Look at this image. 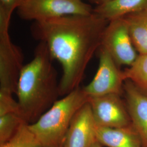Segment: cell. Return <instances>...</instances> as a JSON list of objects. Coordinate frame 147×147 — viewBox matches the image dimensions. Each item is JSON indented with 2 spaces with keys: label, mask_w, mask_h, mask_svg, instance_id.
Masks as SVG:
<instances>
[{
  "label": "cell",
  "mask_w": 147,
  "mask_h": 147,
  "mask_svg": "<svg viewBox=\"0 0 147 147\" xmlns=\"http://www.w3.org/2000/svg\"><path fill=\"white\" fill-rule=\"evenodd\" d=\"M109 22L93 12L34 21L32 24V36L46 44L53 59L62 66L61 95L80 87L88 63L101 47Z\"/></svg>",
  "instance_id": "obj_1"
},
{
  "label": "cell",
  "mask_w": 147,
  "mask_h": 147,
  "mask_svg": "<svg viewBox=\"0 0 147 147\" xmlns=\"http://www.w3.org/2000/svg\"><path fill=\"white\" fill-rule=\"evenodd\" d=\"M53 60L46 44L39 42L33 58L21 70L16 95L20 115L28 124L36 122L61 96Z\"/></svg>",
  "instance_id": "obj_2"
},
{
  "label": "cell",
  "mask_w": 147,
  "mask_h": 147,
  "mask_svg": "<svg viewBox=\"0 0 147 147\" xmlns=\"http://www.w3.org/2000/svg\"><path fill=\"white\" fill-rule=\"evenodd\" d=\"M89 97L79 87L56 101L36 122L32 131L45 147H63L71 121Z\"/></svg>",
  "instance_id": "obj_3"
},
{
  "label": "cell",
  "mask_w": 147,
  "mask_h": 147,
  "mask_svg": "<svg viewBox=\"0 0 147 147\" xmlns=\"http://www.w3.org/2000/svg\"><path fill=\"white\" fill-rule=\"evenodd\" d=\"M23 20L38 21L64 16L89 15L93 8L82 0H24L17 9Z\"/></svg>",
  "instance_id": "obj_4"
},
{
  "label": "cell",
  "mask_w": 147,
  "mask_h": 147,
  "mask_svg": "<svg viewBox=\"0 0 147 147\" xmlns=\"http://www.w3.org/2000/svg\"><path fill=\"white\" fill-rule=\"evenodd\" d=\"M100 47L108 52L120 67L122 65L130 67L139 55L132 42L124 17L109 22Z\"/></svg>",
  "instance_id": "obj_5"
},
{
  "label": "cell",
  "mask_w": 147,
  "mask_h": 147,
  "mask_svg": "<svg viewBox=\"0 0 147 147\" xmlns=\"http://www.w3.org/2000/svg\"><path fill=\"white\" fill-rule=\"evenodd\" d=\"M23 60L20 49L11 40L9 28H0V94H16Z\"/></svg>",
  "instance_id": "obj_6"
},
{
  "label": "cell",
  "mask_w": 147,
  "mask_h": 147,
  "mask_svg": "<svg viewBox=\"0 0 147 147\" xmlns=\"http://www.w3.org/2000/svg\"><path fill=\"white\" fill-rule=\"evenodd\" d=\"M99 60L96 73L91 82L83 88L89 98L110 94H123L125 81L124 70L104 49H99Z\"/></svg>",
  "instance_id": "obj_7"
},
{
  "label": "cell",
  "mask_w": 147,
  "mask_h": 147,
  "mask_svg": "<svg viewBox=\"0 0 147 147\" xmlns=\"http://www.w3.org/2000/svg\"><path fill=\"white\" fill-rule=\"evenodd\" d=\"M92 115L97 126L123 127L132 125L126 102L121 95L110 94L89 98Z\"/></svg>",
  "instance_id": "obj_8"
},
{
  "label": "cell",
  "mask_w": 147,
  "mask_h": 147,
  "mask_svg": "<svg viewBox=\"0 0 147 147\" xmlns=\"http://www.w3.org/2000/svg\"><path fill=\"white\" fill-rule=\"evenodd\" d=\"M96 126L88 102L74 116L63 147H92L96 141Z\"/></svg>",
  "instance_id": "obj_9"
},
{
  "label": "cell",
  "mask_w": 147,
  "mask_h": 147,
  "mask_svg": "<svg viewBox=\"0 0 147 147\" xmlns=\"http://www.w3.org/2000/svg\"><path fill=\"white\" fill-rule=\"evenodd\" d=\"M123 94L132 125L141 137L143 147H147V94L129 80L125 81Z\"/></svg>",
  "instance_id": "obj_10"
},
{
  "label": "cell",
  "mask_w": 147,
  "mask_h": 147,
  "mask_svg": "<svg viewBox=\"0 0 147 147\" xmlns=\"http://www.w3.org/2000/svg\"><path fill=\"white\" fill-rule=\"evenodd\" d=\"M96 139L107 147H143L142 140L132 126L123 127L96 126Z\"/></svg>",
  "instance_id": "obj_11"
},
{
  "label": "cell",
  "mask_w": 147,
  "mask_h": 147,
  "mask_svg": "<svg viewBox=\"0 0 147 147\" xmlns=\"http://www.w3.org/2000/svg\"><path fill=\"white\" fill-rule=\"evenodd\" d=\"M147 8V0H112L96 5L93 12L107 21L121 18Z\"/></svg>",
  "instance_id": "obj_12"
},
{
  "label": "cell",
  "mask_w": 147,
  "mask_h": 147,
  "mask_svg": "<svg viewBox=\"0 0 147 147\" xmlns=\"http://www.w3.org/2000/svg\"><path fill=\"white\" fill-rule=\"evenodd\" d=\"M138 54H147V8L124 16Z\"/></svg>",
  "instance_id": "obj_13"
},
{
  "label": "cell",
  "mask_w": 147,
  "mask_h": 147,
  "mask_svg": "<svg viewBox=\"0 0 147 147\" xmlns=\"http://www.w3.org/2000/svg\"><path fill=\"white\" fill-rule=\"evenodd\" d=\"M125 80H129L147 94V54H139L135 62L124 70Z\"/></svg>",
  "instance_id": "obj_14"
},
{
  "label": "cell",
  "mask_w": 147,
  "mask_h": 147,
  "mask_svg": "<svg viewBox=\"0 0 147 147\" xmlns=\"http://www.w3.org/2000/svg\"><path fill=\"white\" fill-rule=\"evenodd\" d=\"M0 147H45L32 131L29 124L25 123L8 141Z\"/></svg>",
  "instance_id": "obj_15"
},
{
  "label": "cell",
  "mask_w": 147,
  "mask_h": 147,
  "mask_svg": "<svg viewBox=\"0 0 147 147\" xmlns=\"http://www.w3.org/2000/svg\"><path fill=\"white\" fill-rule=\"evenodd\" d=\"M25 123L24 119L18 113H8L0 116V144L11 139Z\"/></svg>",
  "instance_id": "obj_16"
},
{
  "label": "cell",
  "mask_w": 147,
  "mask_h": 147,
  "mask_svg": "<svg viewBox=\"0 0 147 147\" xmlns=\"http://www.w3.org/2000/svg\"><path fill=\"white\" fill-rule=\"evenodd\" d=\"M24 0H0V26L9 27L13 11Z\"/></svg>",
  "instance_id": "obj_17"
},
{
  "label": "cell",
  "mask_w": 147,
  "mask_h": 147,
  "mask_svg": "<svg viewBox=\"0 0 147 147\" xmlns=\"http://www.w3.org/2000/svg\"><path fill=\"white\" fill-rule=\"evenodd\" d=\"M12 112L20 115L17 100L13 95L0 94V116Z\"/></svg>",
  "instance_id": "obj_18"
},
{
  "label": "cell",
  "mask_w": 147,
  "mask_h": 147,
  "mask_svg": "<svg viewBox=\"0 0 147 147\" xmlns=\"http://www.w3.org/2000/svg\"><path fill=\"white\" fill-rule=\"evenodd\" d=\"M112 0H92V1L93 2H94L95 3H96V5H100L102 4H104L105 3L109 2L110 1H111Z\"/></svg>",
  "instance_id": "obj_19"
},
{
  "label": "cell",
  "mask_w": 147,
  "mask_h": 147,
  "mask_svg": "<svg viewBox=\"0 0 147 147\" xmlns=\"http://www.w3.org/2000/svg\"><path fill=\"white\" fill-rule=\"evenodd\" d=\"M91 147H102V146L97 141L95 142L94 143L92 146Z\"/></svg>",
  "instance_id": "obj_20"
},
{
  "label": "cell",
  "mask_w": 147,
  "mask_h": 147,
  "mask_svg": "<svg viewBox=\"0 0 147 147\" xmlns=\"http://www.w3.org/2000/svg\"><path fill=\"white\" fill-rule=\"evenodd\" d=\"M90 1H92V0H90Z\"/></svg>",
  "instance_id": "obj_21"
},
{
  "label": "cell",
  "mask_w": 147,
  "mask_h": 147,
  "mask_svg": "<svg viewBox=\"0 0 147 147\" xmlns=\"http://www.w3.org/2000/svg\"></svg>",
  "instance_id": "obj_22"
}]
</instances>
